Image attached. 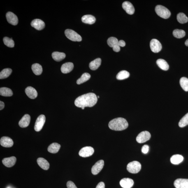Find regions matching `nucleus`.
Returning a JSON list of instances; mask_svg holds the SVG:
<instances>
[{"mask_svg": "<svg viewBox=\"0 0 188 188\" xmlns=\"http://www.w3.org/2000/svg\"><path fill=\"white\" fill-rule=\"evenodd\" d=\"M119 183L123 188H131L134 184V182L131 178H124L121 180Z\"/></svg>", "mask_w": 188, "mask_h": 188, "instance_id": "dca6fc26", "label": "nucleus"}, {"mask_svg": "<svg viewBox=\"0 0 188 188\" xmlns=\"http://www.w3.org/2000/svg\"><path fill=\"white\" fill-rule=\"evenodd\" d=\"M150 46L152 51L155 53H157L160 51L162 48L160 42L155 39H153L151 40Z\"/></svg>", "mask_w": 188, "mask_h": 188, "instance_id": "0eeeda50", "label": "nucleus"}, {"mask_svg": "<svg viewBox=\"0 0 188 188\" xmlns=\"http://www.w3.org/2000/svg\"><path fill=\"white\" fill-rule=\"evenodd\" d=\"M183 160V156L179 154L174 155L170 159L171 163L173 164H178L181 163Z\"/></svg>", "mask_w": 188, "mask_h": 188, "instance_id": "393cba45", "label": "nucleus"}, {"mask_svg": "<svg viewBox=\"0 0 188 188\" xmlns=\"http://www.w3.org/2000/svg\"><path fill=\"white\" fill-rule=\"evenodd\" d=\"M177 18L178 22L180 24H185L188 22V17L185 14L182 13H178L177 15Z\"/></svg>", "mask_w": 188, "mask_h": 188, "instance_id": "7c9ffc66", "label": "nucleus"}, {"mask_svg": "<svg viewBox=\"0 0 188 188\" xmlns=\"http://www.w3.org/2000/svg\"><path fill=\"white\" fill-rule=\"evenodd\" d=\"M122 6L123 9L129 15H132L134 14L135 11L134 7L130 2L127 1L124 2L123 3Z\"/></svg>", "mask_w": 188, "mask_h": 188, "instance_id": "4468645a", "label": "nucleus"}, {"mask_svg": "<svg viewBox=\"0 0 188 188\" xmlns=\"http://www.w3.org/2000/svg\"><path fill=\"white\" fill-rule=\"evenodd\" d=\"M108 126L110 129L113 130L122 131L127 129L128 123L125 119L119 117L110 121Z\"/></svg>", "mask_w": 188, "mask_h": 188, "instance_id": "f03ea898", "label": "nucleus"}, {"mask_svg": "<svg viewBox=\"0 0 188 188\" xmlns=\"http://www.w3.org/2000/svg\"><path fill=\"white\" fill-rule=\"evenodd\" d=\"M97 96L92 93L82 95L76 98L75 101V106L84 110L85 107H92L97 103Z\"/></svg>", "mask_w": 188, "mask_h": 188, "instance_id": "f257e3e1", "label": "nucleus"}, {"mask_svg": "<svg viewBox=\"0 0 188 188\" xmlns=\"http://www.w3.org/2000/svg\"><path fill=\"white\" fill-rule=\"evenodd\" d=\"M104 162L103 160L98 161L93 166L91 171L93 175H96L99 173L102 170L104 166Z\"/></svg>", "mask_w": 188, "mask_h": 188, "instance_id": "9d476101", "label": "nucleus"}, {"mask_svg": "<svg viewBox=\"0 0 188 188\" xmlns=\"http://www.w3.org/2000/svg\"><path fill=\"white\" fill-rule=\"evenodd\" d=\"M66 54L64 53L54 52L52 54L53 58L54 60L59 62L63 60L66 57Z\"/></svg>", "mask_w": 188, "mask_h": 188, "instance_id": "b1692460", "label": "nucleus"}, {"mask_svg": "<svg viewBox=\"0 0 188 188\" xmlns=\"http://www.w3.org/2000/svg\"><path fill=\"white\" fill-rule=\"evenodd\" d=\"M65 34L68 39L71 41L74 42H80L82 41V38L80 35L77 34L75 31L71 29H67L65 31Z\"/></svg>", "mask_w": 188, "mask_h": 188, "instance_id": "20e7f679", "label": "nucleus"}, {"mask_svg": "<svg viewBox=\"0 0 188 188\" xmlns=\"http://www.w3.org/2000/svg\"><path fill=\"white\" fill-rule=\"evenodd\" d=\"M0 94L4 96H10L13 95V92L8 88L3 87L0 89Z\"/></svg>", "mask_w": 188, "mask_h": 188, "instance_id": "c85d7f7f", "label": "nucleus"}, {"mask_svg": "<svg viewBox=\"0 0 188 188\" xmlns=\"http://www.w3.org/2000/svg\"><path fill=\"white\" fill-rule=\"evenodd\" d=\"M130 76V74L126 71H121L117 74V78L118 80H123L127 78Z\"/></svg>", "mask_w": 188, "mask_h": 188, "instance_id": "473e14b6", "label": "nucleus"}, {"mask_svg": "<svg viewBox=\"0 0 188 188\" xmlns=\"http://www.w3.org/2000/svg\"><path fill=\"white\" fill-rule=\"evenodd\" d=\"M82 21L84 23L92 24L95 22L96 19L92 15H86L82 17Z\"/></svg>", "mask_w": 188, "mask_h": 188, "instance_id": "4be33fe9", "label": "nucleus"}, {"mask_svg": "<svg viewBox=\"0 0 188 188\" xmlns=\"http://www.w3.org/2000/svg\"><path fill=\"white\" fill-rule=\"evenodd\" d=\"M4 106V103L3 101H0V110H1L3 109Z\"/></svg>", "mask_w": 188, "mask_h": 188, "instance_id": "c03bdc74", "label": "nucleus"}, {"mask_svg": "<svg viewBox=\"0 0 188 188\" xmlns=\"http://www.w3.org/2000/svg\"><path fill=\"white\" fill-rule=\"evenodd\" d=\"M96 188H105V184L103 182H100L96 186Z\"/></svg>", "mask_w": 188, "mask_h": 188, "instance_id": "79ce46f5", "label": "nucleus"}, {"mask_svg": "<svg viewBox=\"0 0 188 188\" xmlns=\"http://www.w3.org/2000/svg\"><path fill=\"white\" fill-rule=\"evenodd\" d=\"M151 137V135L149 132L144 131L140 133L136 138V140L138 143H143L148 141Z\"/></svg>", "mask_w": 188, "mask_h": 188, "instance_id": "423d86ee", "label": "nucleus"}, {"mask_svg": "<svg viewBox=\"0 0 188 188\" xmlns=\"http://www.w3.org/2000/svg\"><path fill=\"white\" fill-rule=\"evenodd\" d=\"M141 167V164L139 162L133 161L127 165V170L130 173H137L140 171Z\"/></svg>", "mask_w": 188, "mask_h": 188, "instance_id": "39448f33", "label": "nucleus"}, {"mask_svg": "<svg viewBox=\"0 0 188 188\" xmlns=\"http://www.w3.org/2000/svg\"><path fill=\"white\" fill-rule=\"evenodd\" d=\"M155 11L158 15L163 19H168L171 15L170 10L162 5H158L156 6L155 8Z\"/></svg>", "mask_w": 188, "mask_h": 188, "instance_id": "7ed1b4c3", "label": "nucleus"}, {"mask_svg": "<svg viewBox=\"0 0 188 188\" xmlns=\"http://www.w3.org/2000/svg\"><path fill=\"white\" fill-rule=\"evenodd\" d=\"M31 25L38 31L42 30L45 27V23L39 19H34L31 22Z\"/></svg>", "mask_w": 188, "mask_h": 188, "instance_id": "ddd939ff", "label": "nucleus"}, {"mask_svg": "<svg viewBox=\"0 0 188 188\" xmlns=\"http://www.w3.org/2000/svg\"><path fill=\"white\" fill-rule=\"evenodd\" d=\"M31 69L34 74L37 75H41L43 71L42 66L38 64H35L33 65Z\"/></svg>", "mask_w": 188, "mask_h": 188, "instance_id": "cd10ccee", "label": "nucleus"}, {"mask_svg": "<svg viewBox=\"0 0 188 188\" xmlns=\"http://www.w3.org/2000/svg\"><path fill=\"white\" fill-rule=\"evenodd\" d=\"M99 98V96H97V98Z\"/></svg>", "mask_w": 188, "mask_h": 188, "instance_id": "49530a36", "label": "nucleus"}, {"mask_svg": "<svg viewBox=\"0 0 188 188\" xmlns=\"http://www.w3.org/2000/svg\"><path fill=\"white\" fill-rule=\"evenodd\" d=\"M119 40L115 37H110L108 40V44L110 47H113L119 44Z\"/></svg>", "mask_w": 188, "mask_h": 188, "instance_id": "e433bc0d", "label": "nucleus"}, {"mask_svg": "<svg viewBox=\"0 0 188 188\" xmlns=\"http://www.w3.org/2000/svg\"><path fill=\"white\" fill-rule=\"evenodd\" d=\"M180 84L184 91H188V79L187 77H182L180 80Z\"/></svg>", "mask_w": 188, "mask_h": 188, "instance_id": "f704fd0d", "label": "nucleus"}, {"mask_svg": "<svg viewBox=\"0 0 188 188\" xmlns=\"http://www.w3.org/2000/svg\"><path fill=\"white\" fill-rule=\"evenodd\" d=\"M119 46L124 47L125 46L126 43L124 40H120L119 42Z\"/></svg>", "mask_w": 188, "mask_h": 188, "instance_id": "37998d69", "label": "nucleus"}, {"mask_svg": "<svg viewBox=\"0 0 188 188\" xmlns=\"http://www.w3.org/2000/svg\"><path fill=\"white\" fill-rule=\"evenodd\" d=\"M3 42L6 46L10 47H13L15 46V42L11 38L5 37L3 38Z\"/></svg>", "mask_w": 188, "mask_h": 188, "instance_id": "4c0bfd02", "label": "nucleus"}, {"mask_svg": "<svg viewBox=\"0 0 188 188\" xmlns=\"http://www.w3.org/2000/svg\"><path fill=\"white\" fill-rule=\"evenodd\" d=\"M91 77V75L88 73H84L77 81V84H80L88 80Z\"/></svg>", "mask_w": 188, "mask_h": 188, "instance_id": "c756f323", "label": "nucleus"}, {"mask_svg": "<svg viewBox=\"0 0 188 188\" xmlns=\"http://www.w3.org/2000/svg\"><path fill=\"white\" fill-rule=\"evenodd\" d=\"M67 188H77L75 184L71 181H69L67 183Z\"/></svg>", "mask_w": 188, "mask_h": 188, "instance_id": "58836bf2", "label": "nucleus"}, {"mask_svg": "<svg viewBox=\"0 0 188 188\" xmlns=\"http://www.w3.org/2000/svg\"><path fill=\"white\" fill-rule=\"evenodd\" d=\"M60 147L61 146L59 144L57 143H53L49 146L47 150L49 152L55 154L58 152Z\"/></svg>", "mask_w": 188, "mask_h": 188, "instance_id": "a878e982", "label": "nucleus"}, {"mask_svg": "<svg viewBox=\"0 0 188 188\" xmlns=\"http://www.w3.org/2000/svg\"><path fill=\"white\" fill-rule=\"evenodd\" d=\"M46 118L44 115H40L36 121L35 123L34 129L36 131L39 132L41 130L44 124Z\"/></svg>", "mask_w": 188, "mask_h": 188, "instance_id": "1a4fd4ad", "label": "nucleus"}, {"mask_svg": "<svg viewBox=\"0 0 188 188\" xmlns=\"http://www.w3.org/2000/svg\"><path fill=\"white\" fill-rule=\"evenodd\" d=\"M6 17L9 23L14 26L17 25L18 23V19L17 15L12 12H9L6 13Z\"/></svg>", "mask_w": 188, "mask_h": 188, "instance_id": "9b49d317", "label": "nucleus"}, {"mask_svg": "<svg viewBox=\"0 0 188 188\" xmlns=\"http://www.w3.org/2000/svg\"><path fill=\"white\" fill-rule=\"evenodd\" d=\"M17 159L15 156L5 158L2 160L3 164L7 167L10 168L13 166L16 162Z\"/></svg>", "mask_w": 188, "mask_h": 188, "instance_id": "f3484780", "label": "nucleus"}, {"mask_svg": "<svg viewBox=\"0 0 188 188\" xmlns=\"http://www.w3.org/2000/svg\"><path fill=\"white\" fill-rule=\"evenodd\" d=\"M37 162L40 167L43 170H48L50 167V164L48 162L43 158H38L37 160Z\"/></svg>", "mask_w": 188, "mask_h": 188, "instance_id": "412c9836", "label": "nucleus"}, {"mask_svg": "<svg viewBox=\"0 0 188 188\" xmlns=\"http://www.w3.org/2000/svg\"><path fill=\"white\" fill-rule=\"evenodd\" d=\"M8 188H10L8 187Z\"/></svg>", "mask_w": 188, "mask_h": 188, "instance_id": "de8ad7c7", "label": "nucleus"}, {"mask_svg": "<svg viewBox=\"0 0 188 188\" xmlns=\"http://www.w3.org/2000/svg\"><path fill=\"white\" fill-rule=\"evenodd\" d=\"M25 92L28 97L31 99H34L37 97L38 94L35 89L32 87H29L26 88Z\"/></svg>", "mask_w": 188, "mask_h": 188, "instance_id": "6ab92c4d", "label": "nucleus"}, {"mask_svg": "<svg viewBox=\"0 0 188 188\" xmlns=\"http://www.w3.org/2000/svg\"><path fill=\"white\" fill-rule=\"evenodd\" d=\"M173 35L175 37L177 38H181L185 35V31L182 30L175 29L173 32Z\"/></svg>", "mask_w": 188, "mask_h": 188, "instance_id": "72a5a7b5", "label": "nucleus"}, {"mask_svg": "<svg viewBox=\"0 0 188 188\" xmlns=\"http://www.w3.org/2000/svg\"><path fill=\"white\" fill-rule=\"evenodd\" d=\"M12 70L10 68L3 69L0 73V79H3L8 78L12 73Z\"/></svg>", "mask_w": 188, "mask_h": 188, "instance_id": "2f4dec72", "label": "nucleus"}, {"mask_svg": "<svg viewBox=\"0 0 188 188\" xmlns=\"http://www.w3.org/2000/svg\"><path fill=\"white\" fill-rule=\"evenodd\" d=\"M149 147L148 145H144L142 149V152L144 154H147L148 152Z\"/></svg>", "mask_w": 188, "mask_h": 188, "instance_id": "ea45409f", "label": "nucleus"}, {"mask_svg": "<svg viewBox=\"0 0 188 188\" xmlns=\"http://www.w3.org/2000/svg\"><path fill=\"white\" fill-rule=\"evenodd\" d=\"M185 45L187 46H188V39L185 41Z\"/></svg>", "mask_w": 188, "mask_h": 188, "instance_id": "a18cd8bd", "label": "nucleus"}, {"mask_svg": "<svg viewBox=\"0 0 188 188\" xmlns=\"http://www.w3.org/2000/svg\"><path fill=\"white\" fill-rule=\"evenodd\" d=\"M1 146L5 147H10L13 145V142L11 138L8 137H3L0 140Z\"/></svg>", "mask_w": 188, "mask_h": 188, "instance_id": "2eb2a0df", "label": "nucleus"}, {"mask_svg": "<svg viewBox=\"0 0 188 188\" xmlns=\"http://www.w3.org/2000/svg\"><path fill=\"white\" fill-rule=\"evenodd\" d=\"M31 117L28 114H26L19 121V124L22 128L27 127L30 123Z\"/></svg>", "mask_w": 188, "mask_h": 188, "instance_id": "a211bd4d", "label": "nucleus"}, {"mask_svg": "<svg viewBox=\"0 0 188 188\" xmlns=\"http://www.w3.org/2000/svg\"><path fill=\"white\" fill-rule=\"evenodd\" d=\"M113 50L115 52H119L120 50V47L119 44L114 46L113 48Z\"/></svg>", "mask_w": 188, "mask_h": 188, "instance_id": "a19ab883", "label": "nucleus"}, {"mask_svg": "<svg viewBox=\"0 0 188 188\" xmlns=\"http://www.w3.org/2000/svg\"><path fill=\"white\" fill-rule=\"evenodd\" d=\"M94 152V150L92 147L87 146L81 149L79 152V155L81 157H86L92 155Z\"/></svg>", "mask_w": 188, "mask_h": 188, "instance_id": "6e6552de", "label": "nucleus"}, {"mask_svg": "<svg viewBox=\"0 0 188 188\" xmlns=\"http://www.w3.org/2000/svg\"><path fill=\"white\" fill-rule=\"evenodd\" d=\"M174 185L176 188H188V179H177L174 182Z\"/></svg>", "mask_w": 188, "mask_h": 188, "instance_id": "f8f14e48", "label": "nucleus"}, {"mask_svg": "<svg viewBox=\"0 0 188 188\" xmlns=\"http://www.w3.org/2000/svg\"><path fill=\"white\" fill-rule=\"evenodd\" d=\"M74 66L73 63L66 62L62 65L61 70L62 73L67 74L71 72L73 69Z\"/></svg>", "mask_w": 188, "mask_h": 188, "instance_id": "aec40b11", "label": "nucleus"}, {"mask_svg": "<svg viewBox=\"0 0 188 188\" xmlns=\"http://www.w3.org/2000/svg\"><path fill=\"white\" fill-rule=\"evenodd\" d=\"M101 60L100 58L95 59L89 63V67L91 70L95 71L98 69L101 64Z\"/></svg>", "mask_w": 188, "mask_h": 188, "instance_id": "5701e85b", "label": "nucleus"}, {"mask_svg": "<svg viewBox=\"0 0 188 188\" xmlns=\"http://www.w3.org/2000/svg\"><path fill=\"white\" fill-rule=\"evenodd\" d=\"M158 66L161 69L165 71H167L169 69V65L166 61L163 59H159L156 61Z\"/></svg>", "mask_w": 188, "mask_h": 188, "instance_id": "bb28decb", "label": "nucleus"}, {"mask_svg": "<svg viewBox=\"0 0 188 188\" xmlns=\"http://www.w3.org/2000/svg\"><path fill=\"white\" fill-rule=\"evenodd\" d=\"M179 126L180 128H183L188 125V113L186 114L180 119L179 123Z\"/></svg>", "mask_w": 188, "mask_h": 188, "instance_id": "c9c22d12", "label": "nucleus"}]
</instances>
